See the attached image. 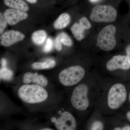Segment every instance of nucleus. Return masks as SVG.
Listing matches in <instances>:
<instances>
[{
	"label": "nucleus",
	"mask_w": 130,
	"mask_h": 130,
	"mask_svg": "<svg viewBox=\"0 0 130 130\" xmlns=\"http://www.w3.org/2000/svg\"><path fill=\"white\" fill-rule=\"evenodd\" d=\"M128 98L127 89L121 80L102 74L101 91L94 109L105 116L115 115Z\"/></svg>",
	"instance_id": "nucleus-1"
},
{
	"label": "nucleus",
	"mask_w": 130,
	"mask_h": 130,
	"mask_svg": "<svg viewBox=\"0 0 130 130\" xmlns=\"http://www.w3.org/2000/svg\"><path fill=\"white\" fill-rule=\"evenodd\" d=\"M102 79V74L91 71L75 86L71 96L72 107L78 111L89 116L94 108L99 96Z\"/></svg>",
	"instance_id": "nucleus-2"
},
{
	"label": "nucleus",
	"mask_w": 130,
	"mask_h": 130,
	"mask_svg": "<svg viewBox=\"0 0 130 130\" xmlns=\"http://www.w3.org/2000/svg\"><path fill=\"white\" fill-rule=\"evenodd\" d=\"M91 71L80 65H74L62 70L58 78L63 86L71 87L80 83Z\"/></svg>",
	"instance_id": "nucleus-3"
},
{
	"label": "nucleus",
	"mask_w": 130,
	"mask_h": 130,
	"mask_svg": "<svg viewBox=\"0 0 130 130\" xmlns=\"http://www.w3.org/2000/svg\"><path fill=\"white\" fill-rule=\"evenodd\" d=\"M18 95L24 102L35 104L45 101L48 96V94L41 86L37 84H26L20 88Z\"/></svg>",
	"instance_id": "nucleus-4"
},
{
	"label": "nucleus",
	"mask_w": 130,
	"mask_h": 130,
	"mask_svg": "<svg viewBox=\"0 0 130 130\" xmlns=\"http://www.w3.org/2000/svg\"><path fill=\"white\" fill-rule=\"evenodd\" d=\"M130 69V66L126 56L118 54L112 56L106 63L105 71L102 74L121 80V71Z\"/></svg>",
	"instance_id": "nucleus-5"
},
{
	"label": "nucleus",
	"mask_w": 130,
	"mask_h": 130,
	"mask_svg": "<svg viewBox=\"0 0 130 130\" xmlns=\"http://www.w3.org/2000/svg\"><path fill=\"white\" fill-rule=\"evenodd\" d=\"M116 31V27L113 25L105 26L98 36L96 46L103 51L112 50L116 44L115 37Z\"/></svg>",
	"instance_id": "nucleus-6"
},
{
	"label": "nucleus",
	"mask_w": 130,
	"mask_h": 130,
	"mask_svg": "<svg viewBox=\"0 0 130 130\" xmlns=\"http://www.w3.org/2000/svg\"><path fill=\"white\" fill-rule=\"evenodd\" d=\"M117 12L111 5H98L93 8L90 15L92 21L97 23H111L116 20Z\"/></svg>",
	"instance_id": "nucleus-7"
},
{
	"label": "nucleus",
	"mask_w": 130,
	"mask_h": 130,
	"mask_svg": "<svg viewBox=\"0 0 130 130\" xmlns=\"http://www.w3.org/2000/svg\"><path fill=\"white\" fill-rule=\"evenodd\" d=\"M86 129L104 130L109 129L106 117L100 112L94 109L89 116L86 125Z\"/></svg>",
	"instance_id": "nucleus-8"
},
{
	"label": "nucleus",
	"mask_w": 130,
	"mask_h": 130,
	"mask_svg": "<svg viewBox=\"0 0 130 130\" xmlns=\"http://www.w3.org/2000/svg\"><path fill=\"white\" fill-rule=\"evenodd\" d=\"M58 130H74L77 128V122L72 113L68 111H63L55 123Z\"/></svg>",
	"instance_id": "nucleus-9"
},
{
	"label": "nucleus",
	"mask_w": 130,
	"mask_h": 130,
	"mask_svg": "<svg viewBox=\"0 0 130 130\" xmlns=\"http://www.w3.org/2000/svg\"><path fill=\"white\" fill-rule=\"evenodd\" d=\"M25 37L24 35L20 31L13 30L8 31L1 36V43L4 46H9L24 40Z\"/></svg>",
	"instance_id": "nucleus-10"
},
{
	"label": "nucleus",
	"mask_w": 130,
	"mask_h": 130,
	"mask_svg": "<svg viewBox=\"0 0 130 130\" xmlns=\"http://www.w3.org/2000/svg\"><path fill=\"white\" fill-rule=\"evenodd\" d=\"M3 15L8 24L11 25H14L20 21L25 20L28 17V14L25 11L13 8L7 9Z\"/></svg>",
	"instance_id": "nucleus-11"
},
{
	"label": "nucleus",
	"mask_w": 130,
	"mask_h": 130,
	"mask_svg": "<svg viewBox=\"0 0 130 130\" xmlns=\"http://www.w3.org/2000/svg\"><path fill=\"white\" fill-rule=\"evenodd\" d=\"M23 81L25 84L33 83L43 87L46 86L48 84L47 79L44 76L30 72L25 73L23 77Z\"/></svg>",
	"instance_id": "nucleus-12"
},
{
	"label": "nucleus",
	"mask_w": 130,
	"mask_h": 130,
	"mask_svg": "<svg viewBox=\"0 0 130 130\" xmlns=\"http://www.w3.org/2000/svg\"><path fill=\"white\" fill-rule=\"evenodd\" d=\"M4 3L8 7L24 11H29V6L23 0H4Z\"/></svg>",
	"instance_id": "nucleus-13"
},
{
	"label": "nucleus",
	"mask_w": 130,
	"mask_h": 130,
	"mask_svg": "<svg viewBox=\"0 0 130 130\" xmlns=\"http://www.w3.org/2000/svg\"><path fill=\"white\" fill-rule=\"evenodd\" d=\"M70 21L71 18L69 14L67 13H62L55 21L54 24V27L57 29H63L68 25Z\"/></svg>",
	"instance_id": "nucleus-14"
},
{
	"label": "nucleus",
	"mask_w": 130,
	"mask_h": 130,
	"mask_svg": "<svg viewBox=\"0 0 130 130\" xmlns=\"http://www.w3.org/2000/svg\"><path fill=\"white\" fill-rule=\"evenodd\" d=\"M71 30L74 37L77 41H81L84 38V29L79 23H75L72 26Z\"/></svg>",
	"instance_id": "nucleus-15"
},
{
	"label": "nucleus",
	"mask_w": 130,
	"mask_h": 130,
	"mask_svg": "<svg viewBox=\"0 0 130 130\" xmlns=\"http://www.w3.org/2000/svg\"><path fill=\"white\" fill-rule=\"evenodd\" d=\"M55 62L53 60L49 59L44 62H36L31 65V67L35 70H43L49 69L54 67Z\"/></svg>",
	"instance_id": "nucleus-16"
},
{
	"label": "nucleus",
	"mask_w": 130,
	"mask_h": 130,
	"mask_svg": "<svg viewBox=\"0 0 130 130\" xmlns=\"http://www.w3.org/2000/svg\"><path fill=\"white\" fill-rule=\"evenodd\" d=\"M47 37L46 32L43 30L37 31L32 35V41L37 45H41L43 43Z\"/></svg>",
	"instance_id": "nucleus-17"
},
{
	"label": "nucleus",
	"mask_w": 130,
	"mask_h": 130,
	"mask_svg": "<svg viewBox=\"0 0 130 130\" xmlns=\"http://www.w3.org/2000/svg\"><path fill=\"white\" fill-rule=\"evenodd\" d=\"M61 43L68 46H71L72 45V42L70 38L64 32L61 33L58 36Z\"/></svg>",
	"instance_id": "nucleus-18"
},
{
	"label": "nucleus",
	"mask_w": 130,
	"mask_h": 130,
	"mask_svg": "<svg viewBox=\"0 0 130 130\" xmlns=\"http://www.w3.org/2000/svg\"><path fill=\"white\" fill-rule=\"evenodd\" d=\"M1 78L3 79L9 80L11 79L13 73L11 70L6 68H2L1 69Z\"/></svg>",
	"instance_id": "nucleus-19"
},
{
	"label": "nucleus",
	"mask_w": 130,
	"mask_h": 130,
	"mask_svg": "<svg viewBox=\"0 0 130 130\" xmlns=\"http://www.w3.org/2000/svg\"><path fill=\"white\" fill-rule=\"evenodd\" d=\"M79 23L85 30L89 29L91 27L89 21L85 17H83L79 19Z\"/></svg>",
	"instance_id": "nucleus-20"
},
{
	"label": "nucleus",
	"mask_w": 130,
	"mask_h": 130,
	"mask_svg": "<svg viewBox=\"0 0 130 130\" xmlns=\"http://www.w3.org/2000/svg\"><path fill=\"white\" fill-rule=\"evenodd\" d=\"M7 21L5 18L4 15L1 13L0 14V34H2L5 30V28L7 26Z\"/></svg>",
	"instance_id": "nucleus-21"
},
{
	"label": "nucleus",
	"mask_w": 130,
	"mask_h": 130,
	"mask_svg": "<svg viewBox=\"0 0 130 130\" xmlns=\"http://www.w3.org/2000/svg\"><path fill=\"white\" fill-rule=\"evenodd\" d=\"M53 42L52 39L49 38L47 39L46 44L43 48V50L46 53H48L51 51L53 48Z\"/></svg>",
	"instance_id": "nucleus-22"
},
{
	"label": "nucleus",
	"mask_w": 130,
	"mask_h": 130,
	"mask_svg": "<svg viewBox=\"0 0 130 130\" xmlns=\"http://www.w3.org/2000/svg\"><path fill=\"white\" fill-rule=\"evenodd\" d=\"M61 43L59 37L57 36L56 38V40H55V44L56 49L58 51H60L62 49Z\"/></svg>",
	"instance_id": "nucleus-23"
},
{
	"label": "nucleus",
	"mask_w": 130,
	"mask_h": 130,
	"mask_svg": "<svg viewBox=\"0 0 130 130\" xmlns=\"http://www.w3.org/2000/svg\"><path fill=\"white\" fill-rule=\"evenodd\" d=\"M126 56L128 59L130 66V44H128L125 48Z\"/></svg>",
	"instance_id": "nucleus-24"
},
{
	"label": "nucleus",
	"mask_w": 130,
	"mask_h": 130,
	"mask_svg": "<svg viewBox=\"0 0 130 130\" xmlns=\"http://www.w3.org/2000/svg\"><path fill=\"white\" fill-rule=\"evenodd\" d=\"M126 117L128 121L130 123V110L126 112Z\"/></svg>",
	"instance_id": "nucleus-25"
},
{
	"label": "nucleus",
	"mask_w": 130,
	"mask_h": 130,
	"mask_svg": "<svg viewBox=\"0 0 130 130\" xmlns=\"http://www.w3.org/2000/svg\"><path fill=\"white\" fill-rule=\"evenodd\" d=\"M1 64L2 68L5 67L6 65V60H5V59H3L2 60Z\"/></svg>",
	"instance_id": "nucleus-26"
},
{
	"label": "nucleus",
	"mask_w": 130,
	"mask_h": 130,
	"mask_svg": "<svg viewBox=\"0 0 130 130\" xmlns=\"http://www.w3.org/2000/svg\"><path fill=\"white\" fill-rule=\"evenodd\" d=\"M26 1L32 4H34L37 2V0H26Z\"/></svg>",
	"instance_id": "nucleus-27"
},
{
	"label": "nucleus",
	"mask_w": 130,
	"mask_h": 130,
	"mask_svg": "<svg viewBox=\"0 0 130 130\" xmlns=\"http://www.w3.org/2000/svg\"><path fill=\"white\" fill-rule=\"evenodd\" d=\"M92 3H98L101 1L102 0H89Z\"/></svg>",
	"instance_id": "nucleus-28"
},
{
	"label": "nucleus",
	"mask_w": 130,
	"mask_h": 130,
	"mask_svg": "<svg viewBox=\"0 0 130 130\" xmlns=\"http://www.w3.org/2000/svg\"><path fill=\"white\" fill-rule=\"evenodd\" d=\"M42 130H52L53 129H51V128H44L43 129H41Z\"/></svg>",
	"instance_id": "nucleus-29"
},
{
	"label": "nucleus",
	"mask_w": 130,
	"mask_h": 130,
	"mask_svg": "<svg viewBox=\"0 0 130 130\" xmlns=\"http://www.w3.org/2000/svg\"><path fill=\"white\" fill-rule=\"evenodd\" d=\"M128 101H129V103L130 104V92H129V94H128Z\"/></svg>",
	"instance_id": "nucleus-30"
}]
</instances>
